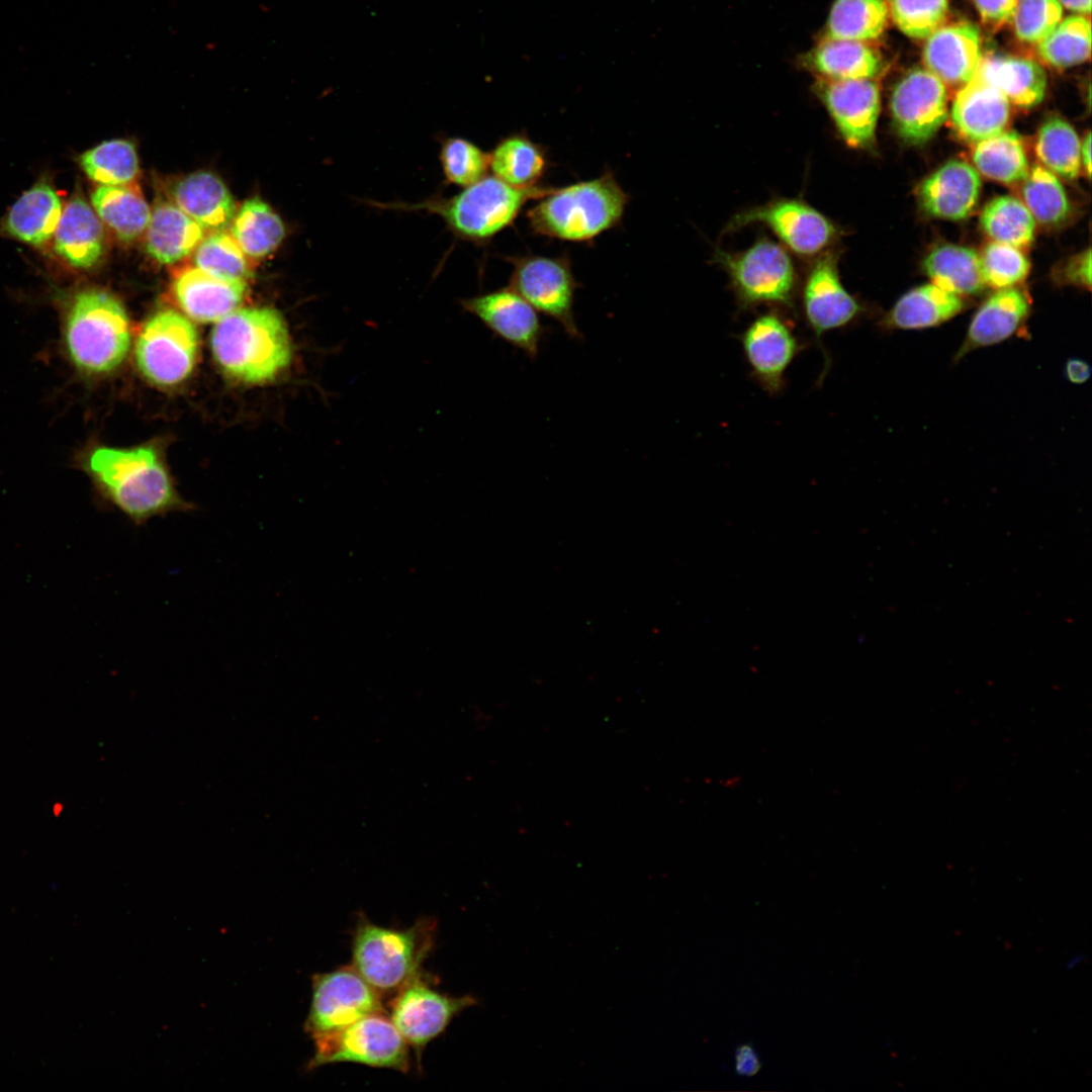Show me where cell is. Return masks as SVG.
<instances>
[{"label": "cell", "instance_id": "816d5d0a", "mask_svg": "<svg viewBox=\"0 0 1092 1092\" xmlns=\"http://www.w3.org/2000/svg\"><path fill=\"white\" fill-rule=\"evenodd\" d=\"M1081 163L1083 164L1088 177L1091 174V132L1088 131L1080 149Z\"/></svg>", "mask_w": 1092, "mask_h": 1092}, {"label": "cell", "instance_id": "7dc6e473", "mask_svg": "<svg viewBox=\"0 0 1092 1092\" xmlns=\"http://www.w3.org/2000/svg\"><path fill=\"white\" fill-rule=\"evenodd\" d=\"M982 20L992 26L1011 21L1018 0H973Z\"/></svg>", "mask_w": 1092, "mask_h": 1092}, {"label": "cell", "instance_id": "603a6c76", "mask_svg": "<svg viewBox=\"0 0 1092 1092\" xmlns=\"http://www.w3.org/2000/svg\"><path fill=\"white\" fill-rule=\"evenodd\" d=\"M1029 311L1030 301L1023 291L1015 287L999 289L975 312L956 359L1009 339L1025 324Z\"/></svg>", "mask_w": 1092, "mask_h": 1092}, {"label": "cell", "instance_id": "f6af8a7d", "mask_svg": "<svg viewBox=\"0 0 1092 1092\" xmlns=\"http://www.w3.org/2000/svg\"><path fill=\"white\" fill-rule=\"evenodd\" d=\"M980 261L985 285L997 289L1013 287L1029 272V262L1019 249L998 242L984 249Z\"/></svg>", "mask_w": 1092, "mask_h": 1092}, {"label": "cell", "instance_id": "4fadbf2b", "mask_svg": "<svg viewBox=\"0 0 1092 1092\" xmlns=\"http://www.w3.org/2000/svg\"><path fill=\"white\" fill-rule=\"evenodd\" d=\"M890 109L899 136L910 145H922L947 118L944 83L927 69H912L894 86Z\"/></svg>", "mask_w": 1092, "mask_h": 1092}, {"label": "cell", "instance_id": "f5cc1de1", "mask_svg": "<svg viewBox=\"0 0 1092 1092\" xmlns=\"http://www.w3.org/2000/svg\"><path fill=\"white\" fill-rule=\"evenodd\" d=\"M1058 1L1060 2V4L1062 6L1068 8L1069 10H1072V11H1075V12H1078V13H1083V14H1090L1091 0H1058Z\"/></svg>", "mask_w": 1092, "mask_h": 1092}, {"label": "cell", "instance_id": "cb8c5ba5", "mask_svg": "<svg viewBox=\"0 0 1092 1092\" xmlns=\"http://www.w3.org/2000/svg\"><path fill=\"white\" fill-rule=\"evenodd\" d=\"M54 237L56 253L74 268L89 269L103 255L102 221L79 196L73 197L64 207Z\"/></svg>", "mask_w": 1092, "mask_h": 1092}, {"label": "cell", "instance_id": "3957f363", "mask_svg": "<svg viewBox=\"0 0 1092 1092\" xmlns=\"http://www.w3.org/2000/svg\"><path fill=\"white\" fill-rule=\"evenodd\" d=\"M527 211L534 234L575 243L593 241L618 225L629 195L612 171L565 187H553Z\"/></svg>", "mask_w": 1092, "mask_h": 1092}, {"label": "cell", "instance_id": "484cf974", "mask_svg": "<svg viewBox=\"0 0 1092 1092\" xmlns=\"http://www.w3.org/2000/svg\"><path fill=\"white\" fill-rule=\"evenodd\" d=\"M146 250L161 264L189 256L204 238V230L175 203L160 201L146 230Z\"/></svg>", "mask_w": 1092, "mask_h": 1092}, {"label": "cell", "instance_id": "d590c367", "mask_svg": "<svg viewBox=\"0 0 1092 1092\" xmlns=\"http://www.w3.org/2000/svg\"><path fill=\"white\" fill-rule=\"evenodd\" d=\"M973 161L984 176L1002 182L1022 181L1028 174V162L1020 136L1002 131L977 143Z\"/></svg>", "mask_w": 1092, "mask_h": 1092}, {"label": "cell", "instance_id": "4dcf8cb0", "mask_svg": "<svg viewBox=\"0 0 1092 1092\" xmlns=\"http://www.w3.org/2000/svg\"><path fill=\"white\" fill-rule=\"evenodd\" d=\"M91 203L101 221L122 242L135 240L148 228L152 211L135 181L100 185L92 192Z\"/></svg>", "mask_w": 1092, "mask_h": 1092}, {"label": "cell", "instance_id": "8fae6325", "mask_svg": "<svg viewBox=\"0 0 1092 1092\" xmlns=\"http://www.w3.org/2000/svg\"><path fill=\"white\" fill-rule=\"evenodd\" d=\"M376 1013H386L381 995L352 965L345 966L313 975L311 1002L303 1028L313 1038Z\"/></svg>", "mask_w": 1092, "mask_h": 1092}, {"label": "cell", "instance_id": "83f0119b", "mask_svg": "<svg viewBox=\"0 0 1092 1092\" xmlns=\"http://www.w3.org/2000/svg\"><path fill=\"white\" fill-rule=\"evenodd\" d=\"M977 73L1018 107H1033L1044 97L1046 75L1040 65L1032 60L988 56L982 58Z\"/></svg>", "mask_w": 1092, "mask_h": 1092}, {"label": "cell", "instance_id": "db71d44e", "mask_svg": "<svg viewBox=\"0 0 1092 1092\" xmlns=\"http://www.w3.org/2000/svg\"><path fill=\"white\" fill-rule=\"evenodd\" d=\"M1082 961H1083L1082 956H1080V954L1073 956L1067 961L1066 968L1069 969V970L1074 969L1079 964H1081Z\"/></svg>", "mask_w": 1092, "mask_h": 1092}, {"label": "cell", "instance_id": "7a4b0ae2", "mask_svg": "<svg viewBox=\"0 0 1092 1092\" xmlns=\"http://www.w3.org/2000/svg\"><path fill=\"white\" fill-rule=\"evenodd\" d=\"M211 349L233 378L252 384L274 380L291 364L292 342L282 314L272 307L237 308L217 321Z\"/></svg>", "mask_w": 1092, "mask_h": 1092}, {"label": "cell", "instance_id": "5b68a950", "mask_svg": "<svg viewBox=\"0 0 1092 1092\" xmlns=\"http://www.w3.org/2000/svg\"><path fill=\"white\" fill-rule=\"evenodd\" d=\"M436 922L423 918L405 929L376 925L361 916L352 948V966L380 995L396 993L420 973L434 944Z\"/></svg>", "mask_w": 1092, "mask_h": 1092}, {"label": "cell", "instance_id": "c3c4849f", "mask_svg": "<svg viewBox=\"0 0 1092 1092\" xmlns=\"http://www.w3.org/2000/svg\"><path fill=\"white\" fill-rule=\"evenodd\" d=\"M1064 279L1077 286L1087 289L1091 287V250L1087 249L1067 264Z\"/></svg>", "mask_w": 1092, "mask_h": 1092}, {"label": "cell", "instance_id": "d6a6232c", "mask_svg": "<svg viewBox=\"0 0 1092 1092\" xmlns=\"http://www.w3.org/2000/svg\"><path fill=\"white\" fill-rule=\"evenodd\" d=\"M922 269L932 284L959 296L978 294L985 287L980 256L967 247L935 248L923 260Z\"/></svg>", "mask_w": 1092, "mask_h": 1092}, {"label": "cell", "instance_id": "6da1fadb", "mask_svg": "<svg viewBox=\"0 0 1092 1092\" xmlns=\"http://www.w3.org/2000/svg\"><path fill=\"white\" fill-rule=\"evenodd\" d=\"M85 469L103 497L135 526L193 506L183 500L157 453L149 447H99L90 453Z\"/></svg>", "mask_w": 1092, "mask_h": 1092}, {"label": "cell", "instance_id": "836d02e7", "mask_svg": "<svg viewBox=\"0 0 1092 1092\" xmlns=\"http://www.w3.org/2000/svg\"><path fill=\"white\" fill-rule=\"evenodd\" d=\"M232 236L251 258H263L281 244L285 226L269 204L258 197L248 199L236 212Z\"/></svg>", "mask_w": 1092, "mask_h": 1092}, {"label": "cell", "instance_id": "681fc988", "mask_svg": "<svg viewBox=\"0 0 1092 1092\" xmlns=\"http://www.w3.org/2000/svg\"><path fill=\"white\" fill-rule=\"evenodd\" d=\"M761 1068L759 1059L749 1043L741 1044L735 1053V1070L740 1076H754Z\"/></svg>", "mask_w": 1092, "mask_h": 1092}, {"label": "cell", "instance_id": "9a60e30c", "mask_svg": "<svg viewBox=\"0 0 1092 1092\" xmlns=\"http://www.w3.org/2000/svg\"><path fill=\"white\" fill-rule=\"evenodd\" d=\"M752 378L770 395L785 387V375L803 349L793 325L778 311L756 316L739 336Z\"/></svg>", "mask_w": 1092, "mask_h": 1092}, {"label": "cell", "instance_id": "8992f818", "mask_svg": "<svg viewBox=\"0 0 1092 1092\" xmlns=\"http://www.w3.org/2000/svg\"><path fill=\"white\" fill-rule=\"evenodd\" d=\"M551 189L540 185L519 188L493 175L484 176L450 198L429 200L410 208L436 213L459 237L483 242L511 225L527 201L537 200Z\"/></svg>", "mask_w": 1092, "mask_h": 1092}, {"label": "cell", "instance_id": "52a82bcc", "mask_svg": "<svg viewBox=\"0 0 1092 1092\" xmlns=\"http://www.w3.org/2000/svg\"><path fill=\"white\" fill-rule=\"evenodd\" d=\"M314 1053L307 1068L334 1063H357L406 1073L410 1045L386 1013L365 1016L327 1034L313 1037Z\"/></svg>", "mask_w": 1092, "mask_h": 1092}, {"label": "cell", "instance_id": "ac0fdd59", "mask_svg": "<svg viewBox=\"0 0 1092 1092\" xmlns=\"http://www.w3.org/2000/svg\"><path fill=\"white\" fill-rule=\"evenodd\" d=\"M462 305L496 337L536 358L548 328L542 325L538 311L510 286L464 299Z\"/></svg>", "mask_w": 1092, "mask_h": 1092}, {"label": "cell", "instance_id": "f546056e", "mask_svg": "<svg viewBox=\"0 0 1092 1092\" xmlns=\"http://www.w3.org/2000/svg\"><path fill=\"white\" fill-rule=\"evenodd\" d=\"M62 211V202L55 189L48 183L38 182L11 206L5 229L21 242L40 246L54 236Z\"/></svg>", "mask_w": 1092, "mask_h": 1092}, {"label": "cell", "instance_id": "5bb4252c", "mask_svg": "<svg viewBox=\"0 0 1092 1092\" xmlns=\"http://www.w3.org/2000/svg\"><path fill=\"white\" fill-rule=\"evenodd\" d=\"M762 223L794 253L814 256L838 236L835 224L820 211L798 199L782 198L737 214L729 229Z\"/></svg>", "mask_w": 1092, "mask_h": 1092}, {"label": "cell", "instance_id": "8d00e7d4", "mask_svg": "<svg viewBox=\"0 0 1092 1092\" xmlns=\"http://www.w3.org/2000/svg\"><path fill=\"white\" fill-rule=\"evenodd\" d=\"M980 223L994 242L1021 249L1033 241V216L1024 203L1009 195L998 196L986 204Z\"/></svg>", "mask_w": 1092, "mask_h": 1092}, {"label": "cell", "instance_id": "ba28073f", "mask_svg": "<svg viewBox=\"0 0 1092 1092\" xmlns=\"http://www.w3.org/2000/svg\"><path fill=\"white\" fill-rule=\"evenodd\" d=\"M716 259L726 269L741 308L759 304L794 307L796 272L781 245L763 239L741 253L718 252Z\"/></svg>", "mask_w": 1092, "mask_h": 1092}, {"label": "cell", "instance_id": "f1b7e54d", "mask_svg": "<svg viewBox=\"0 0 1092 1092\" xmlns=\"http://www.w3.org/2000/svg\"><path fill=\"white\" fill-rule=\"evenodd\" d=\"M803 59L805 66L825 80L873 79L882 69L878 52L857 40L824 38Z\"/></svg>", "mask_w": 1092, "mask_h": 1092}, {"label": "cell", "instance_id": "30bf717a", "mask_svg": "<svg viewBox=\"0 0 1092 1092\" xmlns=\"http://www.w3.org/2000/svg\"><path fill=\"white\" fill-rule=\"evenodd\" d=\"M513 265L509 286L534 309L558 322L571 339L583 336L573 312L575 280L569 258L526 255L510 257Z\"/></svg>", "mask_w": 1092, "mask_h": 1092}, {"label": "cell", "instance_id": "bcb514c9", "mask_svg": "<svg viewBox=\"0 0 1092 1092\" xmlns=\"http://www.w3.org/2000/svg\"><path fill=\"white\" fill-rule=\"evenodd\" d=\"M1062 17L1063 6L1058 0H1018L1011 20L1020 40L1038 43L1055 29Z\"/></svg>", "mask_w": 1092, "mask_h": 1092}, {"label": "cell", "instance_id": "ee69618b", "mask_svg": "<svg viewBox=\"0 0 1092 1092\" xmlns=\"http://www.w3.org/2000/svg\"><path fill=\"white\" fill-rule=\"evenodd\" d=\"M890 12L896 26L907 36L927 38L942 26L948 0H889Z\"/></svg>", "mask_w": 1092, "mask_h": 1092}, {"label": "cell", "instance_id": "f907efd6", "mask_svg": "<svg viewBox=\"0 0 1092 1092\" xmlns=\"http://www.w3.org/2000/svg\"><path fill=\"white\" fill-rule=\"evenodd\" d=\"M1064 373L1070 382L1074 384H1083L1091 375L1090 365L1077 358L1069 359L1064 368Z\"/></svg>", "mask_w": 1092, "mask_h": 1092}, {"label": "cell", "instance_id": "f35d334b", "mask_svg": "<svg viewBox=\"0 0 1092 1092\" xmlns=\"http://www.w3.org/2000/svg\"><path fill=\"white\" fill-rule=\"evenodd\" d=\"M1039 57L1049 65L1064 69L1087 61L1091 54V24L1082 15L1061 20L1037 44Z\"/></svg>", "mask_w": 1092, "mask_h": 1092}, {"label": "cell", "instance_id": "4316f807", "mask_svg": "<svg viewBox=\"0 0 1092 1092\" xmlns=\"http://www.w3.org/2000/svg\"><path fill=\"white\" fill-rule=\"evenodd\" d=\"M964 308L959 295L930 283L901 296L878 323L883 330H923L937 327Z\"/></svg>", "mask_w": 1092, "mask_h": 1092}, {"label": "cell", "instance_id": "44dd1931", "mask_svg": "<svg viewBox=\"0 0 1092 1092\" xmlns=\"http://www.w3.org/2000/svg\"><path fill=\"white\" fill-rule=\"evenodd\" d=\"M1009 101L978 73L958 91L950 118L965 140L979 143L1003 131L1009 118Z\"/></svg>", "mask_w": 1092, "mask_h": 1092}, {"label": "cell", "instance_id": "d6986e66", "mask_svg": "<svg viewBox=\"0 0 1092 1092\" xmlns=\"http://www.w3.org/2000/svg\"><path fill=\"white\" fill-rule=\"evenodd\" d=\"M981 33L970 22L940 26L923 49L926 69L951 86H963L976 75L982 61Z\"/></svg>", "mask_w": 1092, "mask_h": 1092}, {"label": "cell", "instance_id": "b9f144b4", "mask_svg": "<svg viewBox=\"0 0 1092 1092\" xmlns=\"http://www.w3.org/2000/svg\"><path fill=\"white\" fill-rule=\"evenodd\" d=\"M193 262L195 267L221 279L246 281L251 275L247 255L224 231L203 238L195 249Z\"/></svg>", "mask_w": 1092, "mask_h": 1092}, {"label": "cell", "instance_id": "ab89813d", "mask_svg": "<svg viewBox=\"0 0 1092 1092\" xmlns=\"http://www.w3.org/2000/svg\"><path fill=\"white\" fill-rule=\"evenodd\" d=\"M1081 144L1075 129L1065 120L1053 117L1039 128L1035 151L1039 160L1054 173L1075 178L1081 165Z\"/></svg>", "mask_w": 1092, "mask_h": 1092}, {"label": "cell", "instance_id": "7402d4cb", "mask_svg": "<svg viewBox=\"0 0 1092 1092\" xmlns=\"http://www.w3.org/2000/svg\"><path fill=\"white\" fill-rule=\"evenodd\" d=\"M246 290V281L221 279L197 267L183 270L173 283L181 308L201 323L217 322L237 309Z\"/></svg>", "mask_w": 1092, "mask_h": 1092}, {"label": "cell", "instance_id": "9c48e42d", "mask_svg": "<svg viewBox=\"0 0 1092 1092\" xmlns=\"http://www.w3.org/2000/svg\"><path fill=\"white\" fill-rule=\"evenodd\" d=\"M197 352L198 335L192 323L174 309H163L144 325L134 355L146 378L157 385L170 386L189 376Z\"/></svg>", "mask_w": 1092, "mask_h": 1092}, {"label": "cell", "instance_id": "d4e9b609", "mask_svg": "<svg viewBox=\"0 0 1092 1092\" xmlns=\"http://www.w3.org/2000/svg\"><path fill=\"white\" fill-rule=\"evenodd\" d=\"M173 199L204 231H223L237 212L225 184L208 171L194 172L181 179L173 189Z\"/></svg>", "mask_w": 1092, "mask_h": 1092}, {"label": "cell", "instance_id": "1f68e13d", "mask_svg": "<svg viewBox=\"0 0 1092 1092\" xmlns=\"http://www.w3.org/2000/svg\"><path fill=\"white\" fill-rule=\"evenodd\" d=\"M488 156L493 176L519 188L538 185L548 167L545 149L525 132L502 139Z\"/></svg>", "mask_w": 1092, "mask_h": 1092}, {"label": "cell", "instance_id": "277c9868", "mask_svg": "<svg viewBox=\"0 0 1092 1092\" xmlns=\"http://www.w3.org/2000/svg\"><path fill=\"white\" fill-rule=\"evenodd\" d=\"M64 347L81 372L100 375L113 371L130 346L127 313L121 302L101 289L74 295L62 324Z\"/></svg>", "mask_w": 1092, "mask_h": 1092}, {"label": "cell", "instance_id": "e0dca14e", "mask_svg": "<svg viewBox=\"0 0 1092 1092\" xmlns=\"http://www.w3.org/2000/svg\"><path fill=\"white\" fill-rule=\"evenodd\" d=\"M816 89L843 141L855 149L873 147L880 113L878 85L872 79H821Z\"/></svg>", "mask_w": 1092, "mask_h": 1092}, {"label": "cell", "instance_id": "e575fe53", "mask_svg": "<svg viewBox=\"0 0 1092 1092\" xmlns=\"http://www.w3.org/2000/svg\"><path fill=\"white\" fill-rule=\"evenodd\" d=\"M889 7L885 0H835L828 14L825 37L868 41L885 31Z\"/></svg>", "mask_w": 1092, "mask_h": 1092}, {"label": "cell", "instance_id": "7c38bea8", "mask_svg": "<svg viewBox=\"0 0 1092 1092\" xmlns=\"http://www.w3.org/2000/svg\"><path fill=\"white\" fill-rule=\"evenodd\" d=\"M476 1004L472 996L453 997L427 984L421 972L404 984L389 1002V1018L421 1061L425 1046L439 1036L451 1020Z\"/></svg>", "mask_w": 1092, "mask_h": 1092}, {"label": "cell", "instance_id": "60d3db41", "mask_svg": "<svg viewBox=\"0 0 1092 1092\" xmlns=\"http://www.w3.org/2000/svg\"><path fill=\"white\" fill-rule=\"evenodd\" d=\"M1024 180L1022 196L1033 218L1046 225L1063 222L1070 212V203L1056 175L1035 166Z\"/></svg>", "mask_w": 1092, "mask_h": 1092}, {"label": "cell", "instance_id": "ffe728a7", "mask_svg": "<svg viewBox=\"0 0 1092 1092\" xmlns=\"http://www.w3.org/2000/svg\"><path fill=\"white\" fill-rule=\"evenodd\" d=\"M981 178L970 164L953 160L945 163L920 185L919 202L934 217L960 220L969 216L978 201Z\"/></svg>", "mask_w": 1092, "mask_h": 1092}, {"label": "cell", "instance_id": "7bdbcfd3", "mask_svg": "<svg viewBox=\"0 0 1092 1092\" xmlns=\"http://www.w3.org/2000/svg\"><path fill=\"white\" fill-rule=\"evenodd\" d=\"M440 158L446 179L463 187L486 176L489 169L488 154L460 138L447 140L442 146Z\"/></svg>", "mask_w": 1092, "mask_h": 1092}, {"label": "cell", "instance_id": "74e56055", "mask_svg": "<svg viewBox=\"0 0 1092 1092\" xmlns=\"http://www.w3.org/2000/svg\"><path fill=\"white\" fill-rule=\"evenodd\" d=\"M87 176L104 186L125 185L135 181L139 158L134 146L124 140L103 142L80 158Z\"/></svg>", "mask_w": 1092, "mask_h": 1092}, {"label": "cell", "instance_id": "2e32d148", "mask_svg": "<svg viewBox=\"0 0 1092 1092\" xmlns=\"http://www.w3.org/2000/svg\"><path fill=\"white\" fill-rule=\"evenodd\" d=\"M802 307L807 326L820 347L824 334L848 327L863 310L841 283L836 258L829 253L821 255L809 269L802 290Z\"/></svg>", "mask_w": 1092, "mask_h": 1092}]
</instances>
